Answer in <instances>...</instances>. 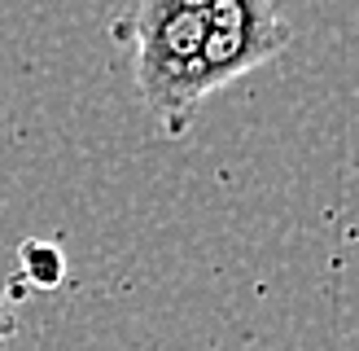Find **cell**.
<instances>
[{"label": "cell", "instance_id": "6da1fadb", "mask_svg": "<svg viewBox=\"0 0 359 351\" xmlns=\"http://www.w3.org/2000/svg\"><path fill=\"white\" fill-rule=\"evenodd\" d=\"M114 40L132 53V84L154 123L180 140L206 97L290 48L276 0H128Z\"/></svg>", "mask_w": 359, "mask_h": 351}, {"label": "cell", "instance_id": "7a4b0ae2", "mask_svg": "<svg viewBox=\"0 0 359 351\" xmlns=\"http://www.w3.org/2000/svg\"><path fill=\"white\" fill-rule=\"evenodd\" d=\"M18 259H22V268H27V277L35 281V286H57L62 272H66L62 251H57V246H48V241H27Z\"/></svg>", "mask_w": 359, "mask_h": 351}, {"label": "cell", "instance_id": "3957f363", "mask_svg": "<svg viewBox=\"0 0 359 351\" xmlns=\"http://www.w3.org/2000/svg\"><path fill=\"white\" fill-rule=\"evenodd\" d=\"M13 333H18V316H13V307H9V298L0 294V347H5Z\"/></svg>", "mask_w": 359, "mask_h": 351}]
</instances>
